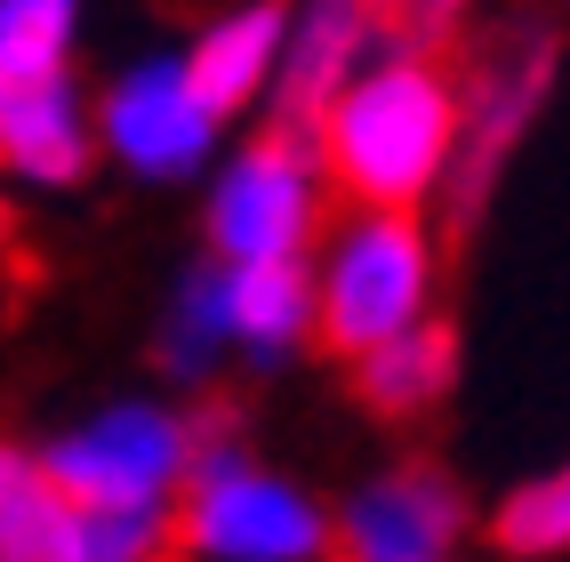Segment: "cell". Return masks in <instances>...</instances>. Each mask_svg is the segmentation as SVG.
<instances>
[{"label": "cell", "instance_id": "cell-4", "mask_svg": "<svg viewBox=\"0 0 570 562\" xmlns=\"http://www.w3.org/2000/svg\"><path fill=\"white\" fill-rule=\"evenodd\" d=\"M554 81H562V32L547 17H507L474 41V57L459 72V145H450V177L434 194L450 234H466L490 209L499 177L522 154V137L539 129Z\"/></svg>", "mask_w": 570, "mask_h": 562}, {"label": "cell", "instance_id": "cell-5", "mask_svg": "<svg viewBox=\"0 0 570 562\" xmlns=\"http://www.w3.org/2000/svg\"><path fill=\"white\" fill-rule=\"evenodd\" d=\"M202 249L217 266L242 257H314L330 225V169L314 154V129L265 121L242 145H217L202 169Z\"/></svg>", "mask_w": 570, "mask_h": 562}, {"label": "cell", "instance_id": "cell-18", "mask_svg": "<svg viewBox=\"0 0 570 562\" xmlns=\"http://www.w3.org/2000/svg\"><path fill=\"white\" fill-rule=\"evenodd\" d=\"M482 0H377V24L386 41H410V49H450L466 32V17Z\"/></svg>", "mask_w": 570, "mask_h": 562}, {"label": "cell", "instance_id": "cell-10", "mask_svg": "<svg viewBox=\"0 0 570 562\" xmlns=\"http://www.w3.org/2000/svg\"><path fill=\"white\" fill-rule=\"evenodd\" d=\"M377 41H386L377 0H289L282 65H274V89H265V121L314 129V112L330 105V89L346 81Z\"/></svg>", "mask_w": 570, "mask_h": 562}, {"label": "cell", "instance_id": "cell-1", "mask_svg": "<svg viewBox=\"0 0 570 562\" xmlns=\"http://www.w3.org/2000/svg\"><path fill=\"white\" fill-rule=\"evenodd\" d=\"M459 145V72L442 49L377 41L314 112V154L330 169V194L377 209H426L450 177Z\"/></svg>", "mask_w": 570, "mask_h": 562}, {"label": "cell", "instance_id": "cell-7", "mask_svg": "<svg viewBox=\"0 0 570 562\" xmlns=\"http://www.w3.org/2000/svg\"><path fill=\"white\" fill-rule=\"evenodd\" d=\"M97 121V161H112L137 185H202V169L225 145V112L194 89L185 49H145L129 65L105 72V89L89 97Z\"/></svg>", "mask_w": 570, "mask_h": 562}, {"label": "cell", "instance_id": "cell-19", "mask_svg": "<svg viewBox=\"0 0 570 562\" xmlns=\"http://www.w3.org/2000/svg\"><path fill=\"white\" fill-rule=\"evenodd\" d=\"M81 562H169V554H112V546H89Z\"/></svg>", "mask_w": 570, "mask_h": 562}, {"label": "cell", "instance_id": "cell-11", "mask_svg": "<svg viewBox=\"0 0 570 562\" xmlns=\"http://www.w3.org/2000/svg\"><path fill=\"white\" fill-rule=\"evenodd\" d=\"M225 337L249 369H289L314 346V257H242L217 266Z\"/></svg>", "mask_w": 570, "mask_h": 562}, {"label": "cell", "instance_id": "cell-12", "mask_svg": "<svg viewBox=\"0 0 570 562\" xmlns=\"http://www.w3.org/2000/svg\"><path fill=\"white\" fill-rule=\"evenodd\" d=\"M282 17H289V0H234V9H217V17L194 24V41H185V72H194V89L225 112V121L257 112L265 89H274Z\"/></svg>", "mask_w": 570, "mask_h": 562}, {"label": "cell", "instance_id": "cell-15", "mask_svg": "<svg viewBox=\"0 0 570 562\" xmlns=\"http://www.w3.org/2000/svg\"><path fill=\"white\" fill-rule=\"evenodd\" d=\"M154 362L169 386H209L225 362H234V337H225V297H217V257H194L154 322Z\"/></svg>", "mask_w": 570, "mask_h": 562}, {"label": "cell", "instance_id": "cell-16", "mask_svg": "<svg viewBox=\"0 0 570 562\" xmlns=\"http://www.w3.org/2000/svg\"><path fill=\"white\" fill-rule=\"evenodd\" d=\"M490 546L507 562H562L570 554V459L514 482V491L490 506Z\"/></svg>", "mask_w": 570, "mask_h": 562}, {"label": "cell", "instance_id": "cell-17", "mask_svg": "<svg viewBox=\"0 0 570 562\" xmlns=\"http://www.w3.org/2000/svg\"><path fill=\"white\" fill-rule=\"evenodd\" d=\"M89 32V0H0V81L72 72Z\"/></svg>", "mask_w": 570, "mask_h": 562}, {"label": "cell", "instance_id": "cell-2", "mask_svg": "<svg viewBox=\"0 0 570 562\" xmlns=\"http://www.w3.org/2000/svg\"><path fill=\"white\" fill-rule=\"evenodd\" d=\"M169 554L185 562H322L330 554V499L297 474L265 466L225 410H202V442L169 506Z\"/></svg>", "mask_w": 570, "mask_h": 562}, {"label": "cell", "instance_id": "cell-14", "mask_svg": "<svg viewBox=\"0 0 570 562\" xmlns=\"http://www.w3.org/2000/svg\"><path fill=\"white\" fill-rule=\"evenodd\" d=\"M81 554H89V514L65 499L41 450L0 442V562H81Z\"/></svg>", "mask_w": 570, "mask_h": 562}, {"label": "cell", "instance_id": "cell-8", "mask_svg": "<svg viewBox=\"0 0 570 562\" xmlns=\"http://www.w3.org/2000/svg\"><path fill=\"white\" fill-rule=\"evenodd\" d=\"M474 531L466 491L434 459H394L330 506L322 562H459Z\"/></svg>", "mask_w": 570, "mask_h": 562}, {"label": "cell", "instance_id": "cell-13", "mask_svg": "<svg viewBox=\"0 0 570 562\" xmlns=\"http://www.w3.org/2000/svg\"><path fill=\"white\" fill-rule=\"evenodd\" d=\"M450 386H459V329L442 314H426V322H410V329L354 354V402L386 426H410L426 410H442Z\"/></svg>", "mask_w": 570, "mask_h": 562}, {"label": "cell", "instance_id": "cell-9", "mask_svg": "<svg viewBox=\"0 0 570 562\" xmlns=\"http://www.w3.org/2000/svg\"><path fill=\"white\" fill-rule=\"evenodd\" d=\"M89 169H97V121L72 72L0 81V177L24 194H72Z\"/></svg>", "mask_w": 570, "mask_h": 562}, {"label": "cell", "instance_id": "cell-3", "mask_svg": "<svg viewBox=\"0 0 570 562\" xmlns=\"http://www.w3.org/2000/svg\"><path fill=\"white\" fill-rule=\"evenodd\" d=\"M442 289V234L426 209L354 201L314 241V346L354 362L362 346L434 314Z\"/></svg>", "mask_w": 570, "mask_h": 562}, {"label": "cell", "instance_id": "cell-6", "mask_svg": "<svg viewBox=\"0 0 570 562\" xmlns=\"http://www.w3.org/2000/svg\"><path fill=\"white\" fill-rule=\"evenodd\" d=\"M202 442V410L161 394H112L41 442V466L81 514H169Z\"/></svg>", "mask_w": 570, "mask_h": 562}]
</instances>
